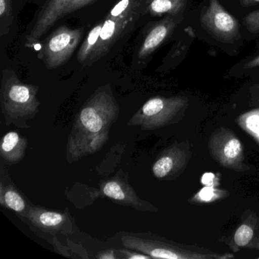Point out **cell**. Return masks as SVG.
Returning <instances> with one entry per match:
<instances>
[{"instance_id":"obj_22","label":"cell","mask_w":259,"mask_h":259,"mask_svg":"<svg viewBox=\"0 0 259 259\" xmlns=\"http://www.w3.org/2000/svg\"><path fill=\"white\" fill-rule=\"evenodd\" d=\"M215 177L211 172H206L203 175L201 179V183L206 186H213V181H214Z\"/></svg>"},{"instance_id":"obj_23","label":"cell","mask_w":259,"mask_h":259,"mask_svg":"<svg viewBox=\"0 0 259 259\" xmlns=\"http://www.w3.org/2000/svg\"><path fill=\"white\" fill-rule=\"evenodd\" d=\"M259 67V55L254 57L251 60H248L245 65H244V69H251L254 68Z\"/></svg>"},{"instance_id":"obj_20","label":"cell","mask_w":259,"mask_h":259,"mask_svg":"<svg viewBox=\"0 0 259 259\" xmlns=\"http://www.w3.org/2000/svg\"><path fill=\"white\" fill-rule=\"evenodd\" d=\"M199 196L203 201H210L214 196V190L211 186H206L199 192Z\"/></svg>"},{"instance_id":"obj_21","label":"cell","mask_w":259,"mask_h":259,"mask_svg":"<svg viewBox=\"0 0 259 259\" xmlns=\"http://www.w3.org/2000/svg\"><path fill=\"white\" fill-rule=\"evenodd\" d=\"M122 252L125 254V258L128 259H148L151 257L148 254H144L142 252H137V251H127V250H122Z\"/></svg>"},{"instance_id":"obj_19","label":"cell","mask_w":259,"mask_h":259,"mask_svg":"<svg viewBox=\"0 0 259 259\" xmlns=\"http://www.w3.org/2000/svg\"><path fill=\"white\" fill-rule=\"evenodd\" d=\"M93 1H95V0H72L69 7L66 9V12H65V16L83 8V7L89 5V4L93 2Z\"/></svg>"},{"instance_id":"obj_5","label":"cell","mask_w":259,"mask_h":259,"mask_svg":"<svg viewBox=\"0 0 259 259\" xmlns=\"http://www.w3.org/2000/svg\"><path fill=\"white\" fill-rule=\"evenodd\" d=\"M208 1V6L203 9L200 17L203 28L221 41H231L237 38L239 28L236 18L228 13L218 0Z\"/></svg>"},{"instance_id":"obj_15","label":"cell","mask_w":259,"mask_h":259,"mask_svg":"<svg viewBox=\"0 0 259 259\" xmlns=\"http://www.w3.org/2000/svg\"><path fill=\"white\" fill-rule=\"evenodd\" d=\"M174 166V160L169 156L160 157L153 166V172L157 178L166 177Z\"/></svg>"},{"instance_id":"obj_4","label":"cell","mask_w":259,"mask_h":259,"mask_svg":"<svg viewBox=\"0 0 259 259\" xmlns=\"http://www.w3.org/2000/svg\"><path fill=\"white\" fill-rule=\"evenodd\" d=\"M82 29L61 26L54 31L42 47L41 60L48 69H57L66 63L76 50Z\"/></svg>"},{"instance_id":"obj_7","label":"cell","mask_w":259,"mask_h":259,"mask_svg":"<svg viewBox=\"0 0 259 259\" xmlns=\"http://www.w3.org/2000/svg\"><path fill=\"white\" fill-rule=\"evenodd\" d=\"M182 20L183 16L181 14L166 16L162 20L154 24L141 45L138 57L140 60H144L154 54L170 37Z\"/></svg>"},{"instance_id":"obj_13","label":"cell","mask_w":259,"mask_h":259,"mask_svg":"<svg viewBox=\"0 0 259 259\" xmlns=\"http://www.w3.org/2000/svg\"><path fill=\"white\" fill-rule=\"evenodd\" d=\"M1 204L16 212L25 211L26 203L20 194L13 189H1Z\"/></svg>"},{"instance_id":"obj_10","label":"cell","mask_w":259,"mask_h":259,"mask_svg":"<svg viewBox=\"0 0 259 259\" xmlns=\"http://www.w3.org/2000/svg\"><path fill=\"white\" fill-rule=\"evenodd\" d=\"M195 38V34L193 29L191 28H186L183 37L176 42L165 60H163V65L161 68L169 69L177 66L186 57V53Z\"/></svg>"},{"instance_id":"obj_24","label":"cell","mask_w":259,"mask_h":259,"mask_svg":"<svg viewBox=\"0 0 259 259\" xmlns=\"http://www.w3.org/2000/svg\"><path fill=\"white\" fill-rule=\"evenodd\" d=\"M98 257L101 259H114L116 258V256L114 255V252L111 250L109 251H104V253H101L100 255H98Z\"/></svg>"},{"instance_id":"obj_9","label":"cell","mask_w":259,"mask_h":259,"mask_svg":"<svg viewBox=\"0 0 259 259\" xmlns=\"http://www.w3.org/2000/svg\"><path fill=\"white\" fill-rule=\"evenodd\" d=\"M27 147L25 138L11 131L4 136L1 145V155L9 163H18L23 158Z\"/></svg>"},{"instance_id":"obj_1","label":"cell","mask_w":259,"mask_h":259,"mask_svg":"<svg viewBox=\"0 0 259 259\" xmlns=\"http://www.w3.org/2000/svg\"><path fill=\"white\" fill-rule=\"evenodd\" d=\"M151 0H119L102 21V28L96 48L88 66L105 56L113 45L131 31L136 22L148 13Z\"/></svg>"},{"instance_id":"obj_12","label":"cell","mask_w":259,"mask_h":259,"mask_svg":"<svg viewBox=\"0 0 259 259\" xmlns=\"http://www.w3.org/2000/svg\"><path fill=\"white\" fill-rule=\"evenodd\" d=\"M102 191L106 196L126 204H134L136 203L135 200L139 198L136 197L134 192L128 193L130 192L128 191V187L124 186L122 183L116 180L106 183L103 186Z\"/></svg>"},{"instance_id":"obj_16","label":"cell","mask_w":259,"mask_h":259,"mask_svg":"<svg viewBox=\"0 0 259 259\" xmlns=\"http://www.w3.org/2000/svg\"><path fill=\"white\" fill-rule=\"evenodd\" d=\"M253 236V230L251 227L248 226L242 225L239 227L236 230V234H235L234 239L236 243L239 246H244L247 245L251 240Z\"/></svg>"},{"instance_id":"obj_3","label":"cell","mask_w":259,"mask_h":259,"mask_svg":"<svg viewBox=\"0 0 259 259\" xmlns=\"http://www.w3.org/2000/svg\"><path fill=\"white\" fill-rule=\"evenodd\" d=\"M118 113L119 107L113 95L106 91L98 92L84 104L77 123L83 131L98 134L116 120Z\"/></svg>"},{"instance_id":"obj_17","label":"cell","mask_w":259,"mask_h":259,"mask_svg":"<svg viewBox=\"0 0 259 259\" xmlns=\"http://www.w3.org/2000/svg\"><path fill=\"white\" fill-rule=\"evenodd\" d=\"M245 28L253 34L259 33V10L251 12L243 19Z\"/></svg>"},{"instance_id":"obj_14","label":"cell","mask_w":259,"mask_h":259,"mask_svg":"<svg viewBox=\"0 0 259 259\" xmlns=\"http://www.w3.org/2000/svg\"><path fill=\"white\" fill-rule=\"evenodd\" d=\"M13 21V0H0V35L8 34Z\"/></svg>"},{"instance_id":"obj_2","label":"cell","mask_w":259,"mask_h":259,"mask_svg":"<svg viewBox=\"0 0 259 259\" xmlns=\"http://www.w3.org/2000/svg\"><path fill=\"white\" fill-rule=\"evenodd\" d=\"M38 89L25 84L18 78L14 71L5 69L3 72L0 101L6 122L26 128L25 121L32 119L38 112Z\"/></svg>"},{"instance_id":"obj_6","label":"cell","mask_w":259,"mask_h":259,"mask_svg":"<svg viewBox=\"0 0 259 259\" xmlns=\"http://www.w3.org/2000/svg\"><path fill=\"white\" fill-rule=\"evenodd\" d=\"M72 0H47L37 15V19L28 33L25 47L33 48L40 39L65 16V12Z\"/></svg>"},{"instance_id":"obj_25","label":"cell","mask_w":259,"mask_h":259,"mask_svg":"<svg viewBox=\"0 0 259 259\" xmlns=\"http://www.w3.org/2000/svg\"><path fill=\"white\" fill-rule=\"evenodd\" d=\"M240 4L244 7H250L259 4V0H240Z\"/></svg>"},{"instance_id":"obj_18","label":"cell","mask_w":259,"mask_h":259,"mask_svg":"<svg viewBox=\"0 0 259 259\" xmlns=\"http://www.w3.org/2000/svg\"><path fill=\"white\" fill-rule=\"evenodd\" d=\"M240 151L241 143L238 139H231L224 147V154L228 158L233 159L237 157Z\"/></svg>"},{"instance_id":"obj_11","label":"cell","mask_w":259,"mask_h":259,"mask_svg":"<svg viewBox=\"0 0 259 259\" xmlns=\"http://www.w3.org/2000/svg\"><path fill=\"white\" fill-rule=\"evenodd\" d=\"M186 0H151L148 13L152 16H177L186 8Z\"/></svg>"},{"instance_id":"obj_8","label":"cell","mask_w":259,"mask_h":259,"mask_svg":"<svg viewBox=\"0 0 259 259\" xmlns=\"http://www.w3.org/2000/svg\"><path fill=\"white\" fill-rule=\"evenodd\" d=\"M26 217L37 228L51 233L67 229V215L58 212L31 208L28 210Z\"/></svg>"}]
</instances>
